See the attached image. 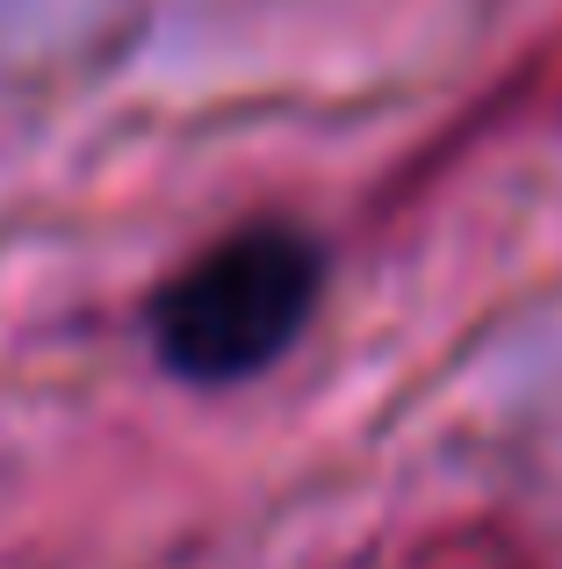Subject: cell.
<instances>
[{"label": "cell", "instance_id": "6da1fadb", "mask_svg": "<svg viewBox=\"0 0 562 569\" xmlns=\"http://www.w3.org/2000/svg\"><path fill=\"white\" fill-rule=\"evenodd\" d=\"M324 289V260L303 231L253 223L217 238L152 303L159 361L188 382H239L295 347Z\"/></svg>", "mask_w": 562, "mask_h": 569}, {"label": "cell", "instance_id": "7a4b0ae2", "mask_svg": "<svg viewBox=\"0 0 562 569\" xmlns=\"http://www.w3.org/2000/svg\"><path fill=\"white\" fill-rule=\"evenodd\" d=\"M339 569H549V562L505 519H440V527L361 548V556L339 562Z\"/></svg>", "mask_w": 562, "mask_h": 569}]
</instances>
